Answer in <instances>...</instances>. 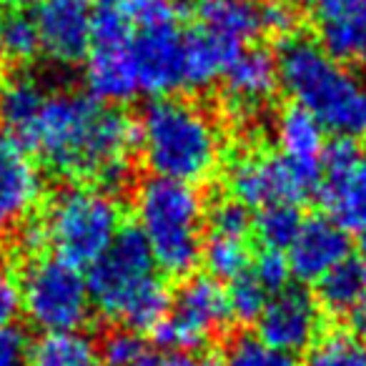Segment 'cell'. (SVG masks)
Segmentation results:
<instances>
[{
    "label": "cell",
    "mask_w": 366,
    "mask_h": 366,
    "mask_svg": "<svg viewBox=\"0 0 366 366\" xmlns=\"http://www.w3.org/2000/svg\"><path fill=\"white\" fill-rule=\"evenodd\" d=\"M43 246L73 266H91L123 229V209L111 189L68 183L51 196L38 221Z\"/></svg>",
    "instance_id": "8992f818"
},
{
    "label": "cell",
    "mask_w": 366,
    "mask_h": 366,
    "mask_svg": "<svg viewBox=\"0 0 366 366\" xmlns=\"http://www.w3.org/2000/svg\"><path fill=\"white\" fill-rule=\"evenodd\" d=\"M261 18H264V31L274 33V36H291L299 26V16H296L294 6L289 0H276L269 6L261 8Z\"/></svg>",
    "instance_id": "836d02e7"
},
{
    "label": "cell",
    "mask_w": 366,
    "mask_h": 366,
    "mask_svg": "<svg viewBox=\"0 0 366 366\" xmlns=\"http://www.w3.org/2000/svg\"><path fill=\"white\" fill-rule=\"evenodd\" d=\"M314 299L321 311L336 316V319H349L366 301L361 266H356L354 261H346V264L336 266L326 276H321L316 281Z\"/></svg>",
    "instance_id": "d4e9b609"
},
{
    "label": "cell",
    "mask_w": 366,
    "mask_h": 366,
    "mask_svg": "<svg viewBox=\"0 0 366 366\" xmlns=\"http://www.w3.org/2000/svg\"><path fill=\"white\" fill-rule=\"evenodd\" d=\"M256 324H259L256 334L259 339L296 356L319 341L321 309L309 291L286 286L266 301Z\"/></svg>",
    "instance_id": "5bb4252c"
},
{
    "label": "cell",
    "mask_w": 366,
    "mask_h": 366,
    "mask_svg": "<svg viewBox=\"0 0 366 366\" xmlns=\"http://www.w3.org/2000/svg\"><path fill=\"white\" fill-rule=\"evenodd\" d=\"M93 11H101V8H123L126 0H91Z\"/></svg>",
    "instance_id": "74e56055"
},
{
    "label": "cell",
    "mask_w": 366,
    "mask_h": 366,
    "mask_svg": "<svg viewBox=\"0 0 366 366\" xmlns=\"http://www.w3.org/2000/svg\"><path fill=\"white\" fill-rule=\"evenodd\" d=\"M291 6H306V3H316V0H289Z\"/></svg>",
    "instance_id": "ab89813d"
},
{
    "label": "cell",
    "mask_w": 366,
    "mask_h": 366,
    "mask_svg": "<svg viewBox=\"0 0 366 366\" xmlns=\"http://www.w3.org/2000/svg\"><path fill=\"white\" fill-rule=\"evenodd\" d=\"M123 13L131 21V28L151 26V23H178L181 6L178 0H126Z\"/></svg>",
    "instance_id": "d6a6232c"
},
{
    "label": "cell",
    "mask_w": 366,
    "mask_h": 366,
    "mask_svg": "<svg viewBox=\"0 0 366 366\" xmlns=\"http://www.w3.org/2000/svg\"><path fill=\"white\" fill-rule=\"evenodd\" d=\"M246 46L204 26H194L183 36V86H214Z\"/></svg>",
    "instance_id": "ffe728a7"
},
{
    "label": "cell",
    "mask_w": 366,
    "mask_h": 366,
    "mask_svg": "<svg viewBox=\"0 0 366 366\" xmlns=\"http://www.w3.org/2000/svg\"><path fill=\"white\" fill-rule=\"evenodd\" d=\"M136 229L161 271L189 276L201 264L206 239V204L196 186L151 176L133 194Z\"/></svg>",
    "instance_id": "5b68a950"
},
{
    "label": "cell",
    "mask_w": 366,
    "mask_h": 366,
    "mask_svg": "<svg viewBox=\"0 0 366 366\" xmlns=\"http://www.w3.org/2000/svg\"><path fill=\"white\" fill-rule=\"evenodd\" d=\"M46 98L48 91L31 76H18L0 88V126L21 146H26Z\"/></svg>",
    "instance_id": "603a6c76"
},
{
    "label": "cell",
    "mask_w": 366,
    "mask_h": 366,
    "mask_svg": "<svg viewBox=\"0 0 366 366\" xmlns=\"http://www.w3.org/2000/svg\"><path fill=\"white\" fill-rule=\"evenodd\" d=\"M138 151L151 176L204 183L224 156L221 128L206 108L183 98H153L136 123Z\"/></svg>",
    "instance_id": "7a4b0ae2"
},
{
    "label": "cell",
    "mask_w": 366,
    "mask_h": 366,
    "mask_svg": "<svg viewBox=\"0 0 366 366\" xmlns=\"http://www.w3.org/2000/svg\"><path fill=\"white\" fill-rule=\"evenodd\" d=\"M41 199V168L31 151L0 126V236L23 229Z\"/></svg>",
    "instance_id": "7c38bea8"
},
{
    "label": "cell",
    "mask_w": 366,
    "mask_h": 366,
    "mask_svg": "<svg viewBox=\"0 0 366 366\" xmlns=\"http://www.w3.org/2000/svg\"><path fill=\"white\" fill-rule=\"evenodd\" d=\"M279 86L336 138L366 141V81L316 41L289 38L276 58Z\"/></svg>",
    "instance_id": "3957f363"
},
{
    "label": "cell",
    "mask_w": 366,
    "mask_h": 366,
    "mask_svg": "<svg viewBox=\"0 0 366 366\" xmlns=\"http://www.w3.org/2000/svg\"><path fill=\"white\" fill-rule=\"evenodd\" d=\"M301 224V211L294 204H269L259 209L254 219V231L264 249L281 251L284 254L291 244H294L296 234H299Z\"/></svg>",
    "instance_id": "484cf974"
},
{
    "label": "cell",
    "mask_w": 366,
    "mask_h": 366,
    "mask_svg": "<svg viewBox=\"0 0 366 366\" xmlns=\"http://www.w3.org/2000/svg\"><path fill=\"white\" fill-rule=\"evenodd\" d=\"M226 98L236 111L246 113L264 106L279 88L276 58L264 48H244L224 73Z\"/></svg>",
    "instance_id": "d6986e66"
},
{
    "label": "cell",
    "mask_w": 366,
    "mask_h": 366,
    "mask_svg": "<svg viewBox=\"0 0 366 366\" xmlns=\"http://www.w3.org/2000/svg\"><path fill=\"white\" fill-rule=\"evenodd\" d=\"M91 309L131 331H153L171 306V291L138 229L123 226L106 251L88 266Z\"/></svg>",
    "instance_id": "277c9868"
},
{
    "label": "cell",
    "mask_w": 366,
    "mask_h": 366,
    "mask_svg": "<svg viewBox=\"0 0 366 366\" xmlns=\"http://www.w3.org/2000/svg\"><path fill=\"white\" fill-rule=\"evenodd\" d=\"M224 366H301L294 354L266 344L256 334H241L231 339L224 354Z\"/></svg>",
    "instance_id": "f1b7e54d"
},
{
    "label": "cell",
    "mask_w": 366,
    "mask_h": 366,
    "mask_svg": "<svg viewBox=\"0 0 366 366\" xmlns=\"http://www.w3.org/2000/svg\"><path fill=\"white\" fill-rule=\"evenodd\" d=\"M344 3H356V6H364L366 8V0H344Z\"/></svg>",
    "instance_id": "7bdbcfd3"
},
{
    "label": "cell",
    "mask_w": 366,
    "mask_h": 366,
    "mask_svg": "<svg viewBox=\"0 0 366 366\" xmlns=\"http://www.w3.org/2000/svg\"><path fill=\"white\" fill-rule=\"evenodd\" d=\"M286 251L291 276L304 284H316L321 276L349 261L351 236L329 216H314L304 219L294 244Z\"/></svg>",
    "instance_id": "2e32d148"
},
{
    "label": "cell",
    "mask_w": 366,
    "mask_h": 366,
    "mask_svg": "<svg viewBox=\"0 0 366 366\" xmlns=\"http://www.w3.org/2000/svg\"><path fill=\"white\" fill-rule=\"evenodd\" d=\"M319 199L349 236L366 251V151L356 141L336 138L321 158Z\"/></svg>",
    "instance_id": "30bf717a"
},
{
    "label": "cell",
    "mask_w": 366,
    "mask_h": 366,
    "mask_svg": "<svg viewBox=\"0 0 366 366\" xmlns=\"http://www.w3.org/2000/svg\"><path fill=\"white\" fill-rule=\"evenodd\" d=\"M254 231V219L249 209L229 199L216 204L211 216H206V239L201 261L209 266L216 281H234L246 274L254 261L249 236Z\"/></svg>",
    "instance_id": "4fadbf2b"
},
{
    "label": "cell",
    "mask_w": 366,
    "mask_h": 366,
    "mask_svg": "<svg viewBox=\"0 0 366 366\" xmlns=\"http://www.w3.org/2000/svg\"><path fill=\"white\" fill-rule=\"evenodd\" d=\"M8 3H13V6H31V3H38V0H8Z\"/></svg>",
    "instance_id": "f35d334b"
},
{
    "label": "cell",
    "mask_w": 366,
    "mask_h": 366,
    "mask_svg": "<svg viewBox=\"0 0 366 366\" xmlns=\"http://www.w3.org/2000/svg\"><path fill=\"white\" fill-rule=\"evenodd\" d=\"M274 141L279 156L304 166H321L326 151V131L309 111L289 106L274 121Z\"/></svg>",
    "instance_id": "44dd1931"
},
{
    "label": "cell",
    "mask_w": 366,
    "mask_h": 366,
    "mask_svg": "<svg viewBox=\"0 0 366 366\" xmlns=\"http://www.w3.org/2000/svg\"><path fill=\"white\" fill-rule=\"evenodd\" d=\"M361 71H364V76H361V78H364V81H366V56L361 58Z\"/></svg>",
    "instance_id": "b9f144b4"
},
{
    "label": "cell",
    "mask_w": 366,
    "mask_h": 366,
    "mask_svg": "<svg viewBox=\"0 0 366 366\" xmlns=\"http://www.w3.org/2000/svg\"><path fill=\"white\" fill-rule=\"evenodd\" d=\"M361 279H364V296H366V261L361 264Z\"/></svg>",
    "instance_id": "60d3db41"
},
{
    "label": "cell",
    "mask_w": 366,
    "mask_h": 366,
    "mask_svg": "<svg viewBox=\"0 0 366 366\" xmlns=\"http://www.w3.org/2000/svg\"><path fill=\"white\" fill-rule=\"evenodd\" d=\"M231 321L229 296L214 276H191L171 294L166 316L153 326V339L166 354H196Z\"/></svg>",
    "instance_id": "ba28073f"
},
{
    "label": "cell",
    "mask_w": 366,
    "mask_h": 366,
    "mask_svg": "<svg viewBox=\"0 0 366 366\" xmlns=\"http://www.w3.org/2000/svg\"><path fill=\"white\" fill-rule=\"evenodd\" d=\"M226 296H229L231 319L241 321V324H251V321L259 319L266 301L271 299V294L251 276V271H246L239 279L231 281Z\"/></svg>",
    "instance_id": "4dcf8cb0"
},
{
    "label": "cell",
    "mask_w": 366,
    "mask_h": 366,
    "mask_svg": "<svg viewBox=\"0 0 366 366\" xmlns=\"http://www.w3.org/2000/svg\"><path fill=\"white\" fill-rule=\"evenodd\" d=\"M26 366H103L98 344L83 331L43 334L28 351Z\"/></svg>",
    "instance_id": "cb8c5ba5"
},
{
    "label": "cell",
    "mask_w": 366,
    "mask_h": 366,
    "mask_svg": "<svg viewBox=\"0 0 366 366\" xmlns=\"http://www.w3.org/2000/svg\"><path fill=\"white\" fill-rule=\"evenodd\" d=\"M88 96L106 106L126 103L141 93L136 66L131 56V41L126 43H93L86 56Z\"/></svg>",
    "instance_id": "e0dca14e"
},
{
    "label": "cell",
    "mask_w": 366,
    "mask_h": 366,
    "mask_svg": "<svg viewBox=\"0 0 366 366\" xmlns=\"http://www.w3.org/2000/svg\"><path fill=\"white\" fill-rule=\"evenodd\" d=\"M23 314L46 334L81 331L91 316V296L81 269L58 256L36 259L21 276Z\"/></svg>",
    "instance_id": "52a82bcc"
},
{
    "label": "cell",
    "mask_w": 366,
    "mask_h": 366,
    "mask_svg": "<svg viewBox=\"0 0 366 366\" xmlns=\"http://www.w3.org/2000/svg\"><path fill=\"white\" fill-rule=\"evenodd\" d=\"M319 46L339 63H361L366 56V8L344 0H316Z\"/></svg>",
    "instance_id": "ac0fdd59"
},
{
    "label": "cell",
    "mask_w": 366,
    "mask_h": 366,
    "mask_svg": "<svg viewBox=\"0 0 366 366\" xmlns=\"http://www.w3.org/2000/svg\"><path fill=\"white\" fill-rule=\"evenodd\" d=\"M194 16L196 26L211 28L241 46L264 31L261 6L256 0H196Z\"/></svg>",
    "instance_id": "7402d4cb"
},
{
    "label": "cell",
    "mask_w": 366,
    "mask_h": 366,
    "mask_svg": "<svg viewBox=\"0 0 366 366\" xmlns=\"http://www.w3.org/2000/svg\"><path fill=\"white\" fill-rule=\"evenodd\" d=\"M138 366H224V364L196 354H166L163 351V354H148Z\"/></svg>",
    "instance_id": "8d00e7d4"
},
{
    "label": "cell",
    "mask_w": 366,
    "mask_h": 366,
    "mask_svg": "<svg viewBox=\"0 0 366 366\" xmlns=\"http://www.w3.org/2000/svg\"><path fill=\"white\" fill-rule=\"evenodd\" d=\"M301 366H366V339L351 331H339L311 346Z\"/></svg>",
    "instance_id": "4316f807"
},
{
    "label": "cell",
    "mask_w": 366,
    "mask_h": 366,
    "mask_svg": "<svg viewBox=\"0 0 366 366\" xmlns=\"http://www.w3.org/2000/svg\"><path fill=\"white\" fill-rule=\"evenodd\" d=\"M321 166H304L284 156H249L236 158L226 171V189L231 199L246 209H264L269 204L301 206L319 194Z\"/></svg>",
    "instance_id": "9c48e42d"
},
{
    "label": "cell",
    "mask_w": 366,
    "mask_h": 366,
    "mask_svg": "<svg viewBox=\"0 0 366 366\" xmlns=\"http://www.w3.org/2000/svg\"><path fill=\"white\" fill-rule=\"evenodd\" d=\"M41 51L36 21L26 13L16 11L0 18V56L8 61H31Z\"/></svg>",
    "instance_id": "83f0119b"
},
{
    "label": "cell",
    "mask_w": 366,
    "mask_h": 366,
    "mask_svg": "<svg viewBox=\"0 0 366 366\" xmlns=\"http://www.w3.org/2000/svg\"><path fill=\"white\" fill-rule=\"evenodd\" d=\"M249 271L271 296L279 294V291H284L286 286H289V279H291L289 259H286L281 251L264 249L254 261H251Z\"/></svg>",
    "instance_id": "1f68e13d"
},
{
    "label": "cell",
    "mask_w": 366,
    "mask_h": 366,
    "mask_svg": "<svg viewBox=\"0 0 366 366\" xmlns=\"http://www.w3.org/2000/svg\"><path fill=\"white\" fill-rule=\"evenodd\" d=\"M21 311V284L8 271L0 269V329H8V326L16 324Z\"/></svg>",
    "instance_id": "e575fe53"
},
{
    "label": "cell",
    "mask_w": 366,
    "mask_h": 366,
    "mask_svg": "<svg viewBox=\"0 0 366 366\" xmlns=\"http://www.w3.org/2000/svg\"><path fill=\"white\" fill-rule=\"evenodd\" d=\"M36 28L41 51L61 66L81 63L91 51L93 3L91 0H38Z\"/></svg>",
    "instance_id": "9a60e30c"
},
{
    "label": "cell",
    "mask_w": 366,
    "mask_h": 366,
    "mask_svg": "<svg viewBox=\"0 0 366 366\" xmlns=\"http://www.w3.org/2000/svg\"><path fill=\"white\" fill-rule=\"evenodd\" d=\"M131 56L141 93L163 98L183 86V33L178 23L136 26Z\"/></svg>",
    "instance_id": "8fae6325"
},
{
    "label": "cell",
    "mask_w": 366,
    "mask_h": 366,
    "mask_svg": "<svg viewBox=\"0 0 366 366\" xmlns=\"http://www.w3.org/2000/svg\"><path fill=\"white\" fill-rule=\"evenodd\" d=\"M26 334L16 326L0 329V366H26L28 364Z\"/></svg>",
    "instance_id": "d590c367"
},
{
    "label": "cell",
    "mask_w": 366,
    "mask_h": 366,
    "mask_svg": "<svg viewBox=\"0 0 366 366\" xmlns=\"http://www.w3.org/2000/svg\"><path fill=\"white\" fill-rule=\"evenodd\" d=\"M98 354L103 366H138L151 351L138 331L118 326L103 336V341L98 344Z\"/></svg>",
    "instance_id": "f546056e"
},
{
    "label": "cell",
    "mask_w": 366,
    "mask_h": 366,
    "mask_svg": "<svg viewBox=\"0 0 366 366\" xmlns=\"http://www.w3.org/2000/svg\"><path fill=\"white\" fill-rule=\"evenodd\" d=\"M26 148L71 183L113 191L131 173L136 123L86 93H48Z\"/></svg>",
    "instance_id": "6da1fadb"
}]
</instances>
